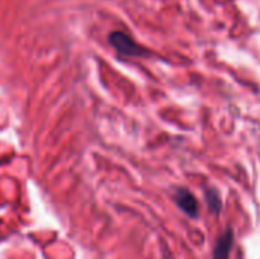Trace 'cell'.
Returning <instances> with one entry per match:
<instances>
[{
	"mask_svg": "<svg viewBox=\"0 0 260 259\" xmlns=\"http://www.w3.org/2000/svg\"><path fill=\"white\" fill-rule=\"evenodd\" d=\"M232 246H233V234H232V231H227L221 235V238L218 240V243L215 246L213 259H229Z\"/></svg>",
	"mask_w": 260,
	"mask_h": 259,
	"instance_id": "3957f363",
	"label": "cell"
},
{
	"mask_svg": "<svg viewBox=\"0 0 260 259\" xmlns=\"http://www.w3.org/2000/svg\"><path fill=\"white\" fill-rule=\"evenodd\" d=\"M175 202L178 205V208L189 217L192 218H197L198 214H200V206H198V202L197 198L193 197V194L187 189H177L175 192Z\"/></svg>",
	"mask_w": 260,
	"mask_h": 259,
	"instance_id": "7a4b0ae2",
	"label": "cell"
},
{
	"mask_svg": "<svg viewBox=\"0 0 260 259\" xmlns=\"http://www.w3.org/2000/svg\"><path fill=\"white\" fill-rule=\"evenodd\" d=\"M110 43L123 56H142L146 53L142 46H139L129 35L120 31H116L110 35Z\"/></svg>",
	"mask_w": 260,
	"mask_h": 259,
	"instance_id": "6da1fadb",
	"label": "cell"
},
{
	"mask_svg": "<svg viewBox=\"0 0 260 259\" xmlns=\"http://www.w3.org/2000/svg\"><path fill=\"white\" fill-rule=\"evenodd\" d=\"M206 202H207V206L212 212L215 214H219L221 209H222V200L219 197V194L215 191V189H207L206 191Z\"/></svg>",
	"mask_w": 260,
	"mask_h": 259,
	"instance_id": "277c9868",
	"label": "cell"
}]
</instances>
